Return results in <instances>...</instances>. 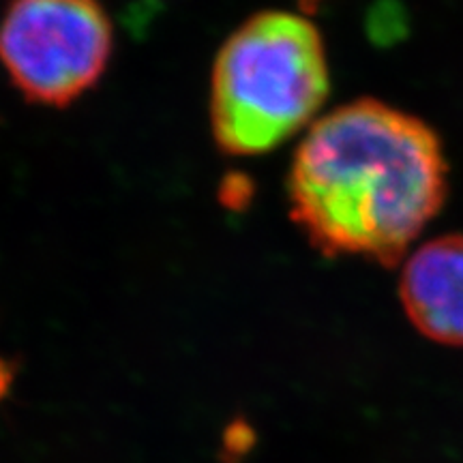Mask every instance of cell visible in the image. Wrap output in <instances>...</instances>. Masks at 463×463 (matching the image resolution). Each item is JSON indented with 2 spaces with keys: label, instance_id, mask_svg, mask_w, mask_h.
I'll return each mask as SVG.
<instances>
[{
  "label": "cell",
  "instance_id": "cell-1",
  "mask_svg": "<svg viewBox=\"0 0 463 463\" xmlns=\"http://www.w3.org/2000/svg\"><path fill=\"white\" fill-rule=\"evenodd\" d=\"M288 194L294 223L324 256L395 266L447 200L449 164L419 116L356 99L309 127Z\"/></svg>",
  "mask_w": 463,
  "mask_h": 463
},
{
  "label": "cell",
  "instance_id": "cell-2",
  "mask_svg": "<svg viewBox=\"0 0 463 463\" xmlns=\"http://www.w3.org/2000/svg\"><path fill=\"white\" fill-rule=\"evenodd\" d=\"M322 34L292 11H262L225 39L211 75V129L228 155H264L316 123L328 97Z\"/></svg>",
  "mask_w": 463,
  "mask_h": 463
},
{
  "label": "cell",
  "instance_id": "cell-3",
  "mask_svg": "<svg viewBox=\"0 0 463 463\" xmlns=\"http://www.w3.org/2000/svg\"><path fill=\"white\" fill-rule=\"evenodd\" d=\"M99 0H11L0 20V62L28 101L62 108L99 82L112 56Z\"/></svg>",
  "mask_w": 463,
  "mask_h": 463
},
{
  "label": "cell",
  "instance_id": "cell-4",
  "mask_svg": "<svg viewBox=\"0 0 463 463\" xmlns=\"http://www.w3.org/2000/svg\"><path fill=\"white\" fill-rule=\"evenodd\" d=\"M399 297L416 331L463 345V234L438 236L408 253Z\"/></svg>",
  "mask_w": 463,
  "mask_h": 463
},
{
  "label": "cell",
  "instance_id": "cell-5",
  "mask_svg": "<svg viewBox=\"0 0 463 463\" xmlns=\"http://www.w3.org/2000/svg\"><path fill=\"white\" fill-rule=\"evenodd\" d=\"M11 380H14V369L9 367L7 361L0 358V397H5V392L9 391Z\"/></svg>",
  "mask_w": 463,
  "mask_h": 463
}]
</instances>
